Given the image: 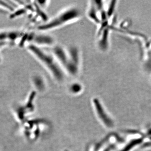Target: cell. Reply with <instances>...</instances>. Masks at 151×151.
<instances>
[{"mask_svg": "<svg viewBox=\"0 0 151 151\" xmlns=\"http://www.w3.org/2000/svg\"><path fill=\"white\" fill-rule=\"evenodd\" d=\"M38 124L37 122L35 121L27 122L24 123L23 127L24 128L25 135L30 139H36L39 136L40 130Z\"/></svg>", "mask_w": 151, "mask_h": 151, "instance_id": "obj_7", "label": "cell"}, {"mask_svg": "<svg viewBox=\"0 0 151 151\" xmlns=\"http://www.w3.org/2000/svg\"><path fill=\"white\" fill-rule=\"evenodd\" d=\"M28 51L46 68L52 76L58 81H62L65 77V72L51 51L29 44L27 45Z\"/></svg>", "mask_w": 151, "mask_h": 151, "instance_id": "obj_1", "label": "cell"}, {"mask_svg": "<svg viewBox=\"0 0 151 151\" xmlns=\"http://www.w3.org/2000/svg\"><path fill=\"white\" fill-rule=\"evenodd\" d=\"M149 63V64H148V65H149V66H148V68H151V60H150V62Z\"/></svg>", "mask_w": 151, "mask_h": 151, "instance_id": "obj_10", "label": "cell"}, {"mask_svg": "<svg viewBox=\"0 0 151 151\" xmlns=\"http://www.w3.org/2000/svg\"><path fill=\"white\" fill-rule=\"evenodd\" d=\"M82 86L81 84L77 82H74L70 85L69 90L70 93L73 94H77L81 92Z\"/></svg>", "mask_w": 151, "mask_h": 151, "instance_id": "obj_9", "label": "cell"}, {"mask_svg": "<svg viewBox=\"0 0 151 151\" xmlns=\"http://www.w3.org/2000/svg\"><path fill=\"white\" fill-rule=\"evenodd\" d=\"M36 93L35 91L31 92L28 98L27 102V101L25 105L24 106L19 107L18 109H16L17 116V119L21 122H23V120L24 119L25 116L28 115L29 113L33 111L34 106L33 105L34 100L35 98Z\"/></svg>", "mask_w": 151, "mask_h": 151, "instance_id": "obj_5", "label": "cell"}, {"mask_svg": "<svg viewBox=\"0 0 151 151\" xmlns=\"http://www.w3.org/2000/svg\"><path fill=\"white\" fill-rule=\"evenodd\" d=\"M58 60L65 73L74 76L78 74L80 64L79 50L76 47L64 49L60 52Z\"/></svg>", "mask_w": 151, "mask_h": 151, "instance_id": "obj_3", "label": "cell"}, {"mask_svg": "<svg viewBox=\"0 0 151 151\" xmlns=\"http://www.w3.org/2000/svg\"><path fill=\"white\" fill-rule=\"evenodd\" d=\"M24 42H29V44L42 47L51 46L54 43V38L46 34L39 32L25 33L23 37Z\"/></svg>", "mask_w": 151, "mask_h": 151, "instance_id": "obj_4", "label": "cell"}, {"mask_svg": "<svg viewBox=\"0 0 151 151\" xmlns=\"http://www.w3.org/2000/svg\"><path fill=\"white\" fill-rule=\"evenodd\" d=\"M35 86L38 89H43L44 87V82L43 78L40 76H35L32 79Z\"/></svg>", "mask_w": 151, "mask_h": 151, "instance_id": "obj_8", "label": "cell"}, {"mask_svg": "<svg viewBox=\"0 0 151 151\" xmlns=\"http://www.w3.org/2000/svg\"><path fill=\"white\" fill-rule=\"evenodd\" d=\"M81 16L80 11L75 7L68 8L63 11L50 20L38 26V30L45 32L55 29L76 20Z\"/></svg>", "mask_w": 151, "mask_h": 151, "instance_id": "obj_2", "label": "cell"}, {"mask_svg": "<svg viewBox=\"0 0 151 151\" xmlns=\"http://www.w3.org/2000/svg\"><path fill=\"white\" fill-rule=\"evenodd\" d=\"M25 32L18 30H4L1 32V41H5L14 44L18 40L21 39Z\"/></svg>", "mask_w": 151, "mask_h": 151, "instance_id": "obj_6", "label": "cell"}]
</instances>
